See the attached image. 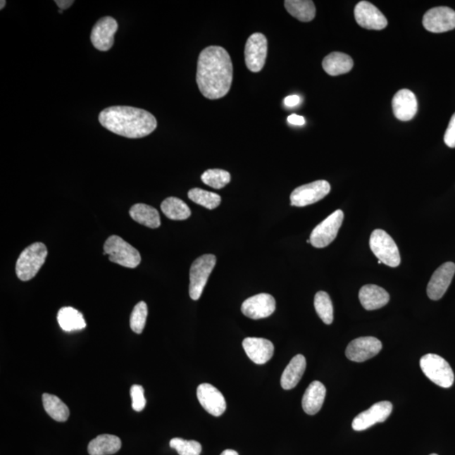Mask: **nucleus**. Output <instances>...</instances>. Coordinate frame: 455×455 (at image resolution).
<instances>
[{
  "label": "nucleus",
  "instance_id": "obj_39",
  "mask_svg": "<svg viewBox=\"0 0 455 455\" xmlns=\"http://www.w3.org/2000/svg\"><path fill=\"white\" fill-rule=\"evenodd\" d=\"M300 101L301 100H300L299 96L293 94V96H289L285 99V106L289 107H294L298 106L300 103Z\"/></svg>",
  "mask_w": 455,
  "mask_h": 455
},
{
  "label": "nucleus",
  "instance_id": "obj_11",
  "mask_svg": "<svg viewBox=\"0 0 455 455\" xmlns=\"http://www.w3.org/2000/svg\"><path fill=\"white\" fill-rule=\"evenodd\" d=\"M423 24L427 31L443 33L455 29V11L449 7L432 8L423 16Z\"/></svg>",
  "mask_w": 455,
  "mask_h": 455
},
{
  "label": "nucleus",
  "instance_id": "obj_4",
  "mask_svg": "<svg viewBox=\"0 0 455 455\" xmlns=\"http://www.w3.org/2000/svg\"><path fill=\"white\" fill-rule=\"evenodd\" d=\"M105 255L111 263L127 268H136L141 263L139 251L118 235H111L104 244Z\"/></svg>",
  "mask_w": 455,
  "mask_h": 455
},
{
  "label": "nucleus",
  "instance_id": "obj_21",
  "mask_svg": "<svg viewBox=\"0 0 455 455\" xmlns=\"http://www.w3.org/2000/svg\"><path fill=\"white\" fill-rule=\"evenodd\" d=\"M359 300L365 310L375 311L389 303V294L383 287L368 285L360 289Z\"/></svg>",
  "mask_w": 455,
  "mask_h": 455
},
{
  "label": "nucleus",
  "instance_id": "obj_15",
  "mask_svg": "<svg viewBox=\"0 0 455 455\" xmlns=\"http://www.w3.org/2000/svg\"><path fill=\"white\" fill-rule=\"evenodd\" d=\"M355 20L360 27L380 31L387 27L388 20L373 4L361 1L354 8Z\"/></svg>",
  "mask_w": 455,
  "mask_h": 455
},
{
  "label": "nucleus",
  "instance_id": "obj_33",
  "mask_svg": "<svg viewBox=\"0 0 455 455\" xmlns=\"http://www.w3.org/2000/svg\"><path fill=\"white\" fill-rule=\"evenodd\" d=\"M201 181L207 186L214 189H221L230 182V174L228 171L220 169H211L206 170L201 175Z\"/></svg>",
  "mask_w": 455,
  "mask_h": 455
},
{
  "label": "nucleus",
  "instance_id": "obj_38",
  "mask_svg": "<svg viewBox=\"0 0 455 455\" xmlns=\"http://www.w3.org/2000/svg\"><path fill=\"white\" fill-rule=\"evenodd\" d=\"M287 123L291 124V125L303 126L306 123V120L301 116L292 114L287 118Z\"/></svg>",
  "mask_w": 455,
  "mask_h": 455
},
{
  "label": "nucleus",
  "instance_id": "obj_1",
  "mask_svg": "<svg viewBox=\"0 0 455 455\" xmlns=\"http://www.w3.org/2000/svg\"><path fill=\"white\" fill-rule=\"evenodd\" d=\"M233 63L224 47L210 46L201 51L197 83L203 96L218 100L229 93L233 81Z\"/></svg>",
  "mask_w": 455,
  "mask_h": 455
},
{
  "label": "nucleus",
  "instance_id": "obj_9",
  "mask_svg": "<svg viewBox=\"0 0 455 455\" xmlns=\"http://www.w3.org/2000/svg\"><path fill=\"white\" fill-rule=\"evenodd\" d=\"M330 192V185L324 180L303 185L291 193V205L294 207H306L323 199Z\"/></svg>",
  "mask_w": 455,
  "mask_h": 455
},
{
  "label": "nucleus",
  "instance_id": "obj_17",
  "mask_svg": "<svg viewBox=\"0 0 455 455\" xmlns=\"http://www.w3.org/2000/svg\"><path fill=\"white\" fill-rule=\"evenodd\" d=\"M455 273V264L449 261L436 270L428 282L427 293L429 299L439 300L451 285Z\"/></svg>",
  "mask_w": 455,
  "mask_h": 455
},
{
  "label": "nucleus",
  "instance_id": "obj_8",
  "mask_svg": "<svg viewBox=\"0 0 455 455\" xmlns=\"http://www.w3.org/2000/svg\"><path fill=\"white\" fill-rule=\"evenodd\" d=\"M344 213L339 209L322 221L313 230L311 244L316 248H325L337 238L338 231L342 225Z\"/></svg>",
  "mask_w": 455,
  "mask_h": 455
},
{
  "label": "nucleus",
  "instance_id": "obj_37",
  "mask_svg": "<svg viewBox=\"0 0 455 455\" xmlns=\"http://www.w3.org/2000/svg\"><path fill=\"white\" fill-rule=\"evenodd\" d=\"M444 143L449 148H455V113L452 116L444 135Z\"/></svg>",
  "mask_w": 455,
  "mask_h": 455
},
{
  "label": "nucleus",
  "instance_id": "obj_13",
  "mask_svg": "<svg viewBox=\"0 0 455 455\" xmlns=\"http://www.w3.org/2000/svg\"><path fill=\"white\" fill-rule=\"evenodd\" d=\"M393 406L389 401H380L375 403L370 409L360 413L353 420L354 430L364 431L371 428L373 425L384 423L392 414Z\"/></svg>",
  "mask_w": 455,
  "mask_h": 455
},
{
  "label": "nucleus",
  "instance_id": "obj_29",
  "mask_svg": "<svg viewBox=\"0 0 455 455\" xmlns=\"http://www.w3.org/2000/svg\"><path fill=\"white\" fill-rule=\"evenodd\" d=\"M163 213L173 220H185L191 216V209L177 197H168L162 201L161 206Z\"/></svg>",
  "mask_w": 455,
  "mask_h": 455
},
{
  "label": "nucleus",
  "instance_id": "obj_36",
  "mask_svg": "<svg viewBox=\"0 0 455 455\" xmlns=\"http://www.w3.org/2000/svg\"><path fill=\"white\" fill-rule=\"evenodd\" d=\"M132 409L135 411H142L146 406L144 389L143 386L132 385L130 390Z\"/></svg>",
  "mask_w": 455,
  "mask_h": 455
},
{
  "label": "nucleus",
  "instance_id": "obj_40",
  "mask_svg": "<svg viewBox=\"0 0 455 455\" xmlns=\"http://www.w3.org/2000/svg\"><path fill=\"white\" fill-rule=\"evenodd\" d=\"M56 4L57 6L61 8V10H66V8H70L75 1H70V0H56Z\"/></svg>",
  "mask_w": 455,
  "mask_h": 455
},
{
  "label": "nucleus",
  "instance_id": "obj_22",
  "mask_svg": "<svg viewBox=\"0 0 455 455\" xmlns=\"http://www.w3.org/2000/svg\"><path fill=\"white\" fill-rule=\"evenodd\" d=\"M326 389L320 381H314L308 385L302 400V406L308 415H316L321 409L325 401Z\"/></svg>",
  "mask_w": 455,
  "mask_h": 455
},
{
  "label": "nucleus",
  "instance_id": "obj_32",
  "mask_svg": "<svg viewBox=\"0 0 455 455\" xmlns=\"http://www.w3.org/2000/svg\"><path fill=\"white\" fill-rule=\"evenodd\" d=\"M189 199L203 207L212 210L221 204V197L216 193L203 190L201 188H193L188 192Z\"/></svg>",
  "mask_w": 455,
  "mask_h": 455
},
{
  "label": "nucleus",
  "instance_id": "obj_41",
  "mask_svg": "<svg viewBox=\"0 0 455 455\" xmlns=\"http://www.w3.org/2000/svg\"><path fill=\"white\" fill-rule=\"evenodd\" d=\"M220 455H239V454L235 451V450L226 449Z\"/></svg>",
  "mask_w": 455,
  "mask_h": 455
},
{
  "label": "nucleus",
  "instance_id": "obj_35",
  "mask_svg": "<svg viewBox=\"0 0 455 455\" xmlns=\"http://www.w3.org/2000/svg\"><path fill=\"white\" fill-rule=\"evenodd\" d=\"M170 448L177 450L180 455H200L201 445L194 440H185L181 437H175L170 442Z\"/></svg>",
  "mask_w": 455,
  "mask_h": 455
},
{
  "label": "nucleus",
  "instance_id": "obj_7",
  "mask_svg": "<svg viewBox=\"0 0 455 455\" xmlns=\"http://www.w3.org/2000/svg\"><path fill=\"white\" fill-rule=\"evenodd\" d=\"M216 256L206 254L199 257L192 264L190 269V286L189 294L193 300L199 299L207 285L210 274L216 265Z\"/></svg>",
  "mask_w": 455,
  "mask_h": 455
},
{
  "label": "nucleus",
  "instance_id": "obj_2",
  "mask_svg": "<svg viewBox=\"0 0 455 455\" xmlns=\"http://www.w3.org/2000/svg\"><path fill=\"white\" fill-rule=\"evenodd\" d=\"M103 127L127 139H141L156 130L157 121L149 111L132 106H111L99 115Z\"/></svg>",
  "mask_w": 455,
  "mask_h": 455
},
{
  "label": "nucleus",
  "instance_id": "obj_25",
  "mask_svg": "<svg viewBox=\"0 0 455 455\" xmlns=\"http://www.w3.org/2000/svg\"><path fill=\"white\" fill-rule=\"evenodd\" d=\"M121 447L122 441L118 437L102 435L89 442L88 453L89 455H111L118 452Z\"/></svg>",
  "mask_w": 455,
  "mask_h": 455
},
{
  "label": "nucleus",
  "instance_id": "obj_18",
  "mask_svg": "<svg viewBox=\"0 0 455 455\" xmlns=\"http://www.w3.org/2000/svg\"><path fill=\"white\" fill-rule=\"evenodd\" d=\"M197 399L201 406L214 416H220L226 410V401L223 394L213 385L204 383L197 387Z\"/></svg>",
  "mask_w": 455,
  "mask_h": 455
},
{
  "label": "nucleus",
  "instance_id": "obj_24",
  "mask_svg": "<svg viewBox=\"0 0 455 455\" xmlns=\"http://www.w3.org/2000/svg\"><path fill=\"white\" fill-rule=\"evenodd\" d=\"M322 67L326 74L330 76H338L351 70L354 68V60L349 55L334 51L326 56L322 62Z\"/></svg>",
  "mask_w": 455,
  "mask_h": 455
},
{
  "label": "nucleus",
  "instance_id": "obj_30",
  "mask_svg": "<svg viewBox=\"0 0 455 455\" xmlns=\"http://www.w3.org/2000/svg\"><path fill=\"white\" fill-rule=\"evenodd\" d=\"M42 402L47 414L57 422H66L70 416V410L66 403L63 402L58 397L54 394H44Z\"/></svg>",
  "mask_w": 455,
  "mask_h": 455
},
{
  "label": "nucleus",
  "instance_id": "obj_23",
  "mask_svg": "<svg viewBox=\"0 0 455 455\" xmlns=\"http://www.w3.org/2000/svg\"><path fill=\"white\" fill-rule=\"evenodd\" d=\"M306 368V359L303 355H296L292 359L282 375L281 385L282 389L286 390L294 389L301 380Z\"/></svg>",
  "mask_w": 455,
  "mask_h": 455
},
{
  "label": "nucleus",
  "instance_id": "obj_3",
  "mask_svg": "<svg viewBox=\"0 0 455 455\" xmlns=\"http://www.w3.org/2000/svg\"><path fill=\"white\" fill-rule=\"evenodd\" d=\"M46 256L47 249L44 243H34L25 248L16 261L17 277L24 282L31 280L44 265Z\"/></svg>",
  "mask_w": 455,
  "mask_h": 455
},
{
  "label": "nucleus",
  "instance_id": "obj_27",
  "mask_svg": "<svg viewBox=\"0 0 455 455\" xmlns=\"http://www.w3.org/2000/svg\"><path fill=\"white\" fill-rule=\"evenodd\" d=\"M58 322L64 332H75L87 328L84 316L79 311L72 307H63L60 308Z\"/></svg>",
  "mask_w": 455,
  "mask_h": 455
},
{
  "label": "nucleus",
  "instance_id": "obj_42",
  "mask_svg": "<svg viewBox=\"0 0 455 455\" xmlns=\"http://www.w3.org/2000/svg\"><path fill=\"white\" fill-rule=\"evenodd\" d=\"M0 4H0V6H0V10H3V8L6 6V0H1V2H0Z\"/></svg>",
  "mask_w": 455,
  "mask_h": 455
},
{
  "label": "nucleus",
  "instance_id": "obj_10",
  "mask_svg": "<svg viewBox=\"0 0 455 455\" xmlns=\"http://www.w3.org/2000/svg\"><path fill=\"white\" fill-rule=\"evenodd\" d=\"M268 39L263 33L256 32L248 38L244 49V59L248 70L258 73L263 70L268 56Z\"/></svg>",
  "mask_w": 455,
  "mask_h": 455
},
{
  "label": "nucleus",
  "instance_id": "obj_34",
  "mask_svg": "<svg viewBox=\"0 0 455 455\" xmlns=\"http://www.w3.org/2000/svg\"><path fill=\"white\" fill-rule=\"evenodd\" d=\"M148 316V306L145 302L137 304L130 317V328L137 334L143 332Z\"/></svg>",
  "mask_w": 455,
  "mask_h": 455
},
{
  "label": "nucleus",
  "instance_id": "obj_44",
  "mask_svg": "<svg viewBox=\"0 0 455 455\" xmlns=\"http://www.w3.org/2000/svg\"><path fill=\"white\" fill-rule=\"evenodd\" d=\"M430 455H437V454H430Z\"/></svg>",
  "mask_w": 455,
  "mask_h": 455
},
{
  "label": "nucleus",
  "instance_id": "obj_20",
  "mask_svg": "<svg viewBox=\"0 0 455 455\" xmlns=\"http://www.w3.org/2000/svg\"><path fill=\"white\" fill-rule=\"evenodd\" d=\"M242 345L249 359L256 364H264L273 358L274 346L267 339L247 337L243 341Z\"/></svg>",
  "mask_w": 455,
  "mask_h": 455
},
{
  "label": "nucleus",
  "instance_id": "obj_16",
  "mask_svg": "<svg viewBox=\"0 0 455 455\" xmlns=\"http://www.w3.org/2000/svg\"><path fill=\"white\" fill-rule=\"evenodd\" d=\"M276 310V301L272 295L259 294L244 300L242 311L244 316L253 320L267 318Z\"/></svg>",
  "mask_w": 455,
  "mask_h": 455
},
{
  "label": "nucleus",
  "instance_id": "obj_28",
  "mask_svg": "<svg viewBox=\"0 0 455 455\" xmlns=\"http://www.w3.org/2000/svg\"><path fill=\"white\" fill-rule=\"evenodd\" d=\"M285 6L292 16L302 23H310L316 17V6L311 0H286Z\"/></svg>",
  "mask_w": 455,
  "mask_h": 455
},
{
  "label": "nucleus",
  "instance_id": "obj_14",
  "mask_svg": "<svg viewBox=\"0 0 455 455\" xmlns=\"http://www.w3.org/2000/svg\"><path fill=\"white\" fill-rule=\"evenodd\" d=\"M118 29V24L113 17L106 16L99 20L92 29L91 40L96 49L108 51L114 44V35Z\"/></svg>",
  "mask_w": 455,
  "mask_h": 455
},
{
  "label": "nucleus",
  "instance_id": "obj_31",
  "mask_svg": "<svg viewBox=\"0 0 455 455\" xmlns=\"http://www.w3.org/2000/svg\"><path fill=\"white\" fill-rule=\"evenodd\" d=\"M315 308L320 318L326 325H330L334 319V310L332 299L328 293L320 291L315 296Z\"/></svg>",
  "mask_w": 455,
  "mask_h": 455
},
{
  "label": "nucleus",
  "instance_id": "obj_5",
  "mask_svg": "<svg viewBox=\"0 0 455 455\" xmlns=\"http://www.w3.org/2000/svg\"><path fill=\"white\" fill-rule=\"evenodd\" d=\"M420 367L425 375L437 385L449 388L454 384V375L451 367L439 355L429 354L420 359Z\"/></svg>",
  "mask_w": 455,
  "mask_h": 455
},
{
  "label": "nucleus",
  "instance_id": "obj_26",
  "mask_svg": "<svg viewBox=\"0 0 455 455\" xmlns=\"http://www.w3.org/2000/svg\"><path fill=\"white\" fill-rule=\"evenodd\" d=\"M130 214L132 220L150 229H157L161 226V217L158 210L151 206L137 204L130 209Z\"/></svg>",
  "mask_w": 455,
  "mask_h": 455
},
{
  "label": "nucleus",
  "instance_id": "obj_43",
  "mask_svg": "<svg viewBox=\"0 0 455 455\" xmlns=\"http://www.w3.org/2000/svg\"><path fill=\"white\" fill-rule=\"evenodd\" d=\"M58 12L60 13V14H62L63 13L62 10H60Z\"/></svg>",
  "mask_w": 455,
  "mask_h": 455
},
{
  "label": "nucleus",
  "instance_id": "obj_19",
  "mask_svg": "<svg viewBox=\"0 0 455 455\" xmlns=\"http://www.w3.org/2000/svg\"><path fill=\"white\" fill-rule=\"evenodd\" d=\"M392 108L394 117L403 122L410 121L418 113V100L415 94L409 89H401L392 100Z\"/></svg>",
  "mask_w": 455,
  "mask_h": 455
},
{
  "label": "nucleus",
  "instance_id": "obj_6",
  "mask_svg": "<svg viewBox=\"0 0 455 455\" xmlns=\"http://www.w3.org/2000/svg\"><path fill=\"white\" fill-rule=\"evenodd\" d=\"M369 246L373 254L382 263L390 268H397L401 264L400 251L394 240L383 230L373 231Z\"/></svg>",
  "mask_w": 455,
  "mask_h": 455
},
{
  "label": "nucleus",
  "instance_id": "obj_12",
  "mask_svg": "<svg viewBox=\"0 0 455 455\" xmlns=\"http://www.w3.org/2000/svg\"><path fill=\"white\" fill-rule=\"evenodd\" d=\"M382 349V343L375 337H364L351 341L346 349L347 358L353 362L362 363L367 361Z\"/></svg>",
  "mask_w": 455,
  "mask_h": 455
}]
</instances>
